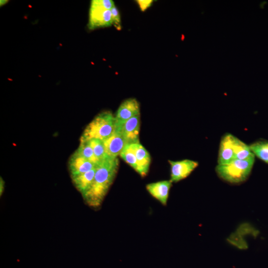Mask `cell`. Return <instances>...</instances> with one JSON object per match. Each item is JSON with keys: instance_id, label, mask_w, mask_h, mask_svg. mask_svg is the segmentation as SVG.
Returning a JSON list of instances; mask_svg holds the SVG:
<instances>
[{"instance_id": "obj_1", "label": "cell", "mask_w": 268, "mask_h": 268, "mask_svg": "<svg viewBox=\"0 0 268 268\" xmlns=\"http://www.w3.org/2000/svg\"><path fill=\"white\" fill-rule=\"evenodd\" d=\"M119 166L118 157L107 156L97 164L93 184L82 195L86 203L93 207L102 203L116 175Z\"/></svg>"}, {"instance_id": "obj_2", "label": "cell", "mask_w": 268, "mask_h": 268, "mask_svg": "<svg viewBox=\"0 0 268 268\" xmlns=\"http://www.w3.org/2000/svg\"><path fill=\"white\" fill-rule=\"evenodd\" d=\"M115 130V118L109 111L97 115L85 128L80 140L98 139L103 141L113 134Z\"/></svg>"}, {"instance_id": "obj_3", "label": "cell", "mask_w": 268, "mask_h": 268, "mask_svg": "<svg viewBox=\"0 0 268 268\" xmlns=\"http://www.w3.org/2000/svg\"><path fill=\"white\" fill-rule=\"evenodd\" d=\"M254 163V159H235L216 167L217 173L224 180L232 183L244 181L249 175Z\"/></svg>"}, {"instance_id": "obj_4", "label": "cell", "mask_w": 268, "mask_h": 268, "mask_svg": "<svg viewBox=\"0 0 268 268\" xmlns=\"http://www.w3.org/2000/svg\"><path fill=\"white\" fill-rule=\"evenodd\" d=\"M112 25V17L111 10L106 9L99 5L96 0L91 1L88 28L94 30L98 28L111 26Z\"/></svg>"}, {"instance_id": "obj_5", "label": "cell", "mask_w": 268, "mask_h": 268, "mask_svg": "<svg viewBox=\"0 0 268 268\" xmlns=\"http://www.w3.org/2000/svg\"><path fill=\"white\" fill-rule=\"evenodd\" d=\"M139 114V104L136 99L130 98L125 100L119 107L115 116V129L122 130L128 120Z\"/></svg>"}, {"instance_id": "obj_6", "label": "cell", "mask_w": 268, "mask_h": 268, "mask_svg": "<svg viewBox=\"0 0 268 268\" xmlns=\"http://www.w3.org/2000/svg\"><path fill=\"white\" fill-rule=\"evenodd\" d=\"M171 166L170 181L178 182L187 178L198 166L195 161L184 159L181 161L169 160Z\"/></svg>"}, {"instance_id": "obj_7", "label": "cell", "mask_w": 268, "mask_h": 268, "mask_svg": "<svg viewBox=\"0 0 268 268\" xmlns=\"http://www.w3.org/2000/svg\"><path fill=\"white\" fill-rule=\"evenodd\" d=\"M237 137L230 134L222 138L218 156V164H228L235 159V145Z\"/></svg>"}, {"instance_id": "obj_8", "label": "cell", "mask_w": 268, "mask_h": 268, "mask_svg": "<svg viewBox=\"0 0 268 268\" xmlns=\"http://www.w3.org/2000/svg\"><path fill=\"white\" fill-rule=\"evenodd\" d=\"M107 155L111 157H117L127 145L122 133V129H116L109 138L104 140Z\"/></svg>"}, {"instance_id": "obj_9", "label": "cell", "mask_w": 268, "mask_h": 268, "mask_svg": "<svg viewBox=\"0 0 268 268\" xmlns=\"http://www.w3.org/2000/svg\"><path fill=\"white\" fill-rule=\"evenodd\" d=\"M172 183L170 180L160 181L148 184L146 189L152 197L166 205Z\"/></svg>"}, {"instance_id": "obj_10", "label": "cell", "mask_w": 268, "mask_h": 268, "mask_svg": "<svg viewBox=\"0 0 268 268\" xmlns=\"http://www.w3.org/2000/svg\"><path fill=\"white\" fill-rule=\"evenodd\" d=\"M97 165V164L80 156L75 151L70 156L68 162L69 170L71 178L90 171Z\"/></svg>"}, {"instance_id": "obj_11", "label": "cell", "mask_w": 268, "mask_h": 268, "mask_svg": "<svg viewBox=\"0 0 268 268\" xmlns=\"http://www.w3.org/2000/svg\"><path fill=\"white\" fill-rule=\"evenodd\" d=\"M140 114L128 120L122 128V133L127 144L139 143Z\"/></svg>"}, {"instance_id": "obj_12", "label": "cell", "mask_w": 268, "mask_h": 268, "mask_svg": "<svg viewBox=\"0 0 268 268\" xmlns=\"http://www.w3.org/2000/svg\"><path fill=\"white\" fill-rule=\"evenodd\" d=\"M134 150L139 167L138 174L142 177L147 174L150 164V156L147 150L140 143L130 144Z\"/></svg>"}, {"instance_id": "obj_13", "label": "cell", "mask_w": 268, "mask_h": 268, "mask_svg": "<svg viewBox=\"0 0 268 268\" xmlns=\"http://www.w3.org/2000/svg\"><path fill=\"white\" fill-rule=\"evenodd\" d=\"M97 166L90 171L72 178L74 186L81 194L82 196L92 186L94 181Z\"/></svg>"}, {"instance_id": "obj_14", "label": "cell", "mask_w": 268, "mask_h": 268, "mask_svg": "<svg viewBox=\"0 0 268 268\" xmlns=\"http://www.w3.org/2000/svg\"><path fill=\"white\" fill-rule=\"evenodd\" d=\"M75 152L86 160L98 164L100 162L96 157L88 140H80V144Z\"/></svg>"}, {"instance_id": "obj_15", "label": "cell", "mask_w": 268, "mask_h": 268, "mask_svg": "<svg viewBox=\"0 0 268 268\" xmlns=\"http://www.w3.org/2000/svg\"><path fill=\"white\" fill-rule=\"evenodd\" d=\"M255 158V155L250 146L238 138L235 145V159L247 160Z\"/></svg>"}, {"instance_id": "obj_16", "label": "cell", "mask_w": 268, "mask_h": 268, "mask_svg": "<svg viewBox=\"0 0 268 268\" xmlns=\"http://www.w3.org/2000/svg\"><path fill=\"white\" fill-rule=\"evenodd\" d=\"M120 156L128 163L137 173L139 171V167L135 153L130 144H127Z\"/></svg>"}, {"instance_id": "obj_17", "label": "cell", "mask_w": 268, "mask_h": 268, "mask_svg": "<svg viewBox=\"0 0 268 268\" xmlns=\"http://www.w3.org/2000/svg\"><path fill=\"white\" fill-rule=\"evenodd\" d=\"M249 146L254 155L268 163V142H258L250 145Z\"/></svg>"}, {"instance_id": "obj_18", "label": "cell", "mask_w": 268, "mask_h": 268, "mask_svg": "<svg viewBox=\"0 0 268 268\" xmlns=\"http://www.w3.org/2000/svg\"><path fill=\"white\" fill-rule=\"evenodd\" d=\"M89 143L92 147L96 157L100 162L107 156L104 141L98 139H91L88 140Z\"/></svg>"}, {"instance_id": "obj_19", "label": "cell", "mask_w": 268, "mask_h": 268, "mask_svg": "<svg viewBox=\"0 0 268 268\" xmlns=\"http://www.w3.org/2000/svg\"><path fill=\"white\" fill-rule=\"evenodd\" d=\"M112 17V25L118 30L122 29L120 14L118 8L114 5L111 9Z\"/></svg>"}, {"instance_id": "obj_20", "label": "cell", "mask_w": 268, "mask_h": 268, "mask_svg": "<svg viewBox=\"0 0 268 268\" xmlns=\"http://www.w3.org/2000/svg\"><path fill=\"white\" fill-rule=\"evenodd\" d=\"M136 1L140 10L144 11L151 5L153 1L152 0H138Z\"/></svg>"}, {"instance_id": "obj_21", "label": "cell", "mask_w": 268, "mask_h": 268, "mask_svg": "<svg viewBox=\"0 0 268 268\" xmlns=\"http://www.w3.org/2000/svg\"><path fill=\"white\" fill-rule=\"evenodd\" d=\"M4 182L2 178L0 177V195L1 196L3 191L4 190Z\"/></svg>"}, {"instance_id": "obj_22", "label": "cell", "mask_w": 268, "mask_h": 268, "mask_svg": "<svg viewBox=\"0 0 268 268\" xmlns=\"http://www.w3.org/2000/svg\"><path fill=\"white\" fill-rule=\"evenodd\" d=\"M8 1V0H0V6L4 5Z\"/></svg>"}]
</instances>
